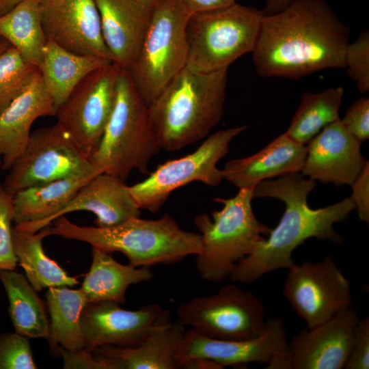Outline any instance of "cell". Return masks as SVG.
Instances as JSON below:
<instances>
[{
    "instance_id": "5b68a950",
    "label": "cell",
    "mask_w": 369,
    "mask_h": 369,
    "mask_svg": "<svg viewBox=\"0 0 369 369\" xmlns=\"http://www.w3.org/2000/svg\"><path fill=\"white\" fill-rule=\"evenodd\" d=\"M161 150L152 128L148 105L122 68L113 107L98 146L90 158L102 172L125 180L133 170L148 174L150 159Z\"/></svg>"
},
{
    "instance_id": "f1b7e54d",
    "label": "cell",
    "mask_w": 369,
    "mask_h": 369,
    "mask_svg": "<svg viewBox=\"0 0 369 369\" xmlns=\"http://www.w3.org/2000/svg\"><path fill=\"white\" fill-rule=\"evenodd\" d=\"M15 332L26 338L49 339V321L42 301L29 281L14 270H0Z\"/></svg>"
},
{
    "instance_id": "6da1fadb",
    "label": "cell",
    "mask_w": 369,
    "mask_h": 369,
    "mask_svg": "<svg viewBox=\"0 0 369 369\" xmlns=\"http://www.w3.org/2000/svg\"><path fill=\"white\" fill-rule=\"evenodd\" d=\"M350 30L325 0H295L264 15L252 59L264 77L299 79L330 68H344Z\"/></svg>"
},
{
    "instance_id": "4fadbf2b",
    "label": "cell",
    "mask_w": 369,
    "mask_h": 369,
    "mask_svg": "<svg viewBox=\"0 0 369 369\" xmlns=\"http://www.w3.org/2000/svg\"><path fill=\"white\" fill-rule=\"evenodd\" d=\"M288 270L283 295L308 328L351 306V282L331 256L295 264Z\"/></svg>"
},
{
    "instance_id": "f35d334b",
    "label": "cell",
    "mask_w": 369,
    "mask_h": 369,
    "mask_svg": "<svg viewBox=\"0 0 369 369\" xmlns=\"http://www.w3.org/2000/svg\"><path fill=\"white\" fill-rule=\"evenodd\" d=\"M352 193L350 199L353 202L359 219L369 223V163L351 185Z\"/></svg>"
},
{
    "instance_id": "e575fe53",
    "label": "cell",
    "mask_w": 369,
    "mask_h": 369,
    "mask_svg": "<svg viewBox=\"0 0 369 369\" xmlns=\"http://www.w3.org/2000/svg\"><path fill=\"white\" fill-rule=\"evenodd\" d=\"M12 197L0 183V270H15L18 263L12 233Z\"/></svg>"
},
{
    "instance_id": "7c38bea8",
    "label": "cell",
    "mask_w": 369,
    "mask_h": 369,
    "mask_svg": "<svg viewBox=\"0 0 369 369\" xmlns=\"http://www.w3.org/2000/svg\"><path fill=\"white\" fill-rule=\"evenodd\" d=\"M121 68L111 62L87 74L56 109L59 124L89 159L111 113Z\"/></svg>"
},
{
    "instance_id": "d6986e66",
    "label": "cell",
    "mask_w": 369,
    "mask_h": 369,
    "mask_svg": "<svg viewBox=\"0 0 369 369\" xmlns=\"http://www.w3.org/2000/svg\"><path fill=\"white\" fill-rule=\"evenodd\" d=\"M104 41L113 62L128 69L136 59L153 12L154 0H94Z\"/></svg>"
},
{
    "instance_id": "5bb4252c",
    "label": "cell",
    "mask_w": 369,
    "mask_h": 369,
    "mask_svg": "<svg viewBox=\"0 0 369 369\" xmlns=\"http://www.w3.org/2000/svg\"><path fill=\"white\" fill-rule=\"evenodd\" d=\"M288 342L284 320L266 319L264 331L259 337L245 340H226L202 335L192 328L185 330L175 353L176 367L187 359L206 358L223 368L251 362L269 364L288 353Z\"/></svg>"
},
{
    "instance_id": "4316f807",
    "label": "cell",
    "mask_w": 369,
    "mask_h": 369,
    "mask_svg": "<svg viewBox=\"0 0 369 369\" xmlns=\"http://www.w3.org/2000/svg\"><path fill=\"white\" fill-rule=\"evenodd\" d=\"M12 233L18 263L36 291L51 287H72L79 284L75 277L70 276L57 262L45 254L42 240L49 236L46 227L32 233L14 225Z\"/></svg>"
},
{
    "instance_id": "484cf974",
    "label": "cell",
    "mask_w": 369,
    "mask_h": 369,
    "mask_svg": "<svg viewBox=\"0 0 369 369\" xmlns=\"http://www.w3.org/2000/svg\"><path fill=\"white\" fill-rule=\"evenodd\" d=\"M111 62L73 53L47 40L39 70L57 108L84 77Z\"/></svg>"
},
{
    "instance_id": "83f0119b",
    "label": "cell",
    "mask_w": 369,
    "mask_h": 369,
    "mask_svg": "<svg viewBox=\"0 0 369 369\" xmlns=\"http://www.w3.org/2000/svg\"><path fill=\"white\" fill-rule=\"evenodd\" d=\"M50 315V351L58 354L59 346L74 351L85 348L80 318L87 303L83 291L68 286L51 287L46 292Z\"/></svg>"
},
{
    "instance_id": "cb8c5ba5",
    "label": "cell",
    "mask_w": 369,
    "mask_h": 369,
    "mask_svg": "<svg viewBox=\"0 0 369 369\" xmlns=\"http://www.w3.org/2000/svg\"><path fill=\"white\" fill-rule=\"evenodd\" d=\"M97 174L67 177L18 191L12 197L14 225L29 232L40 230L49 225L53 216Z\"/></svg>"
},
{
    "instance_id": "ee69618b",
    "label": "cell",
    "mask_w": 369,
    "mask_h": 369,
    "mask_svg": "<svg viewBox=\"0 0 369 369\" xmlns=\"http://www.w3.org/2000/svg\"><path fill=\"white\" fill-rule=\"evenodd\" d=\"M11 44L5 39L0 37V54L9 48Z\"/></svg>"
},
{
    "instance_id": "f6af8a7d",
    "label": "cell",
    "mask_w": 369,
    "mask_h": 369,
    "mask_svg": "<svg viewBox=\"0 0 369 369\" xmlns=\"http://www.w3.org/2000/svg\"><path fill=\"white\" fill-rule=\"evenodd\" d=\"M0 168H1V157H0Z\"/></svg>"
},
{
    "instance_id": "277c9868",
    "label": "cell",
    "mask_w": 369,
    "mask_h": 369,
    "mask_svg": "<svg viewBox=\"0 0 369 369\" xmlns=\"http://www.w3.org/2000/svg\"><path fill=\"white\" fill-rule=\"evenodd\" d=\"M46 228L49 236L83 241L107 253L121 252L135 267L177 263L202 249L200 234L182 229L167 213L154 220L133 217L106 228L79 226L62 216Z\"/></svg>"
},
{
    "instance_id": "e0dca14e",
    "label": "cell",
    "mask_w": 369,
    "mask_h": 369,
    "mask_svg": "<svg viewBox=\"0 0 369 369\" xmlns=\"http://www.w3.org/2000/svg\"><path fill=\"white\" fill-rule=\"evenodd\" d=\"M359 319L351 306L314 327H303L288 342V369L344 368Z\"/></svg>"
},
{
    "instance_id": "2e32d148",
    "label": "cell",
    "mask_w": 369,
    "mask_h": 369,
    "mask_svg": "<svg viewBox=\"0 0 369 369\" xmlns=\"http://www.w3.org/2000/svg\"><path fill=\"white\" fill-rule=\"evenodd\" d=\"M39 13L47 40L77 55L113 62L94 0H40Z\"/></svg>"
},
{
    "instance_id": "9a60e30c",
    "label": "cell",
    "mask_w": 369,
    "mask_h": 369,
    "mask_svg": "<svg viewBox=\"0 0 369 369\" xmlns=\"http://www.w3.org/2000/svg\"><path fill=\"white\" fill-rule=\"evenodd\" d=\"M169 317L168 311L155 303L127 310L114 301L88 302L80 318L85 348L94 353L96 348L106 345L135 346Z\"/></svg>"
},
{
    "instance_id": "ffe728a7",
    "label": "cell",
    "mask_w": 369,
    "mask_h": 369,
    "mask_svg": "<svg viewBox=\"0 0 369 369\" xmlns=\"http://www.w3.org/2000/svg\"><path fill=\"white\" fill-rule=\"evenodd\" d=\"M56 106L40 72L28 87L0 113L1 169L8 170L23 151L38 118L55 116Z\"/></svg>"
},
{
    "instance_id": "8992f818",
    "label": "cell",
    "mask_w": 369,
    "mask_h": 369,
    "mask_svg": "<svg viewBox=\"0 0 369 369\" xmlns=\"http://www.w3.org/2000/svg\"><path fill=\"white\" fill-rule=\"evenodd\" d=\"M253 198V189H239L233 197L213 199L223 204L221 210H213L211 216L201 213L195 217L202 238L195 269L204 280L217 282L229 277L237 262L271 231L256 219Z\"/></svg>"
},
{
    "instance_id": "7a4b0ae2",
    "label": "cell",
    "mask_w": 369,
    "mask_h": 369,
    "mask_svg": "<svg viewBox=\"0 0 369 369\" xmlns=\"http://www.w3.org/2000/svg\"><path fill=\"white\" fill-rule=\"evenodd\" d=\"M316 182L300 172L260 182L253 189V197H273L282 201L285 209L277 226L249 255L236 264L229 278L250 284L271 271L295 264L294 250L310 238L340 244L344 239L333 228L344 222L355 209L350 197L317 209L308 204V196Z\"/></svg>"
},
{
    "instance_id": "b9f144b4",
    "label": "cell",
    "mask_w": 369,
    "mask_h": 369,
    "mask_svg": "<svg viewBox=\"0 0 369 369\" xmlns=\"http://www.w3.org/2000/svg\"><path fill=\"white\" fill-rule=\"evenodd\" d=\"M295 0H266L264 9L262 10L264 15H270L277 13L290 4Z\"/></svg>"
},
{
    "instance_id": "d6a6232c",
    "label": "cell",
    "mask_w": 369,
    "mask_h": 369,
    "mask_svg": "<svg viewBox=\"0 0 369 369\" xmlns=\"http://www.w3.org/2000/svg\"><path fill=\"white\" fill-rule=\"evenodd\" d=\"M344 68L363 94L369 91V32L364 30L353 42L348 44L344 55Z\"/></svg>"
},
{
    "instance_id": "d4e9b609",
    "label": "cell",
    "mask_w": 369,
    "mask_h": 369,
    "mask_svg": "<svg viewBox=\"0 0 369 369\" xmlns=\"http://www.w3.org/2000/svg\"><path fill=\"white\" fill-rule=\"evenodd\" d=\"M92 262L81 290L88 302L126 303V292L132 284L150 281L153 273L148 266L135 267L115 261L109 253L92 247Z\"/></svg>"
},
{
    "instance_id": "52a82bcc",
    "label": "cell",
    "mask_w": 369,
    "mask_h": 369,
    "mask_svg": "<svg viewBox=\"0 0 369 369\" xmlns=\"http://www.w3.org/2000/svg\"><path fill=\"white\" fill-rule=\"evenodd\" d=\"M192 14L182 0H154L139 53L127 69L148 105L186 67L187 25Z\"/></svg>"
},
{
    "instance_id": "603a6c76",
    "label": "cell",
    "mask_w": 369,
    "mask_h": 369,
    "mask_svg": "<svg viewBox=\"0 0 369 369\" xmlns=\"http://www.w3.org/2000/svg\"><path fill=\"white\" fill-rule=\"evenodd\" d=\"M184 331L183 325L172 323L169 317L135 346H102L94 354L110 369H176L175 353Z\"/></svg>"
},
{
    "instance_id": "836d02e7",
    "label": "cell",
    "mask_w": 369,
    "mask_h": 369,
    "mask_svg": "<svg viewBox=\"0 0 369 369\" xmlns=\"http://www.w3.org/2000/svg\"><path fill=\"white\" fill-rule=\"evenodd\" d=\"M37 366L26 337L15 333L0 334V369H35Z\"/></svg>"
},
{
    "instance_id": "d590c367",
    "label": "cell",
    "mask_w": 369,
    "mask_h": 369,
    "mask_svg": "<svg viewBox=\"0 0 369 369\" xmlns=\"http://www.w3.org/2000/svg\"><path fill=\"white\" fill-rule=\"evenodd\" d=\"M344 368H369L368 316L359 318L355 326L352 348Z\"/></svg>"
},
{
    "instance_id": "ab89813d",
    "label": "cell",
    "mask_w": 369,
    "mask_h": 369,
    "mask_svg": "<svg viewBox=\"0 0 369 369\" xmlns=\"http://www.w3.org/2000/svg\"><path fill=\"white\" fill-rule=\"evenodd\" d=\"M192 14L204 13L230 6L236 0H182Z\"/></svg>"
},
{
    "instance_id": "44dd1931",
    "label": "cell",
    "mask_w": 369,
    "mask_h": 369,
    "mask_svg": "<svg viewBox=\"0 0 369 369\" xmlns=\"http://www.w3.org/2000/svg\"><path fill=\"white\" fill-rule=\"evenodd\" d=\"M140 210L124 180L101 172L83 184L70 202L53 216L51 223L68 213L88 211L96 216V226L111 227L139 217Z\"/></svg>"
},
{
    "instance_id": "60d3db41",
    "label": "cell",
    "mask_w": 369,
    "mask_h": 369,
    "mask_svg": "<svg viewBox=\"0 0 369 369\" xmlns=\"http://www.w3.org/2000/svg\"><path fill=\"white\" fill-rule=\"evenodd\" d=\"M177 368L183 369H223L219 364L215 361L202 357H195L187 359L180 363Z\"/></svg>"
},
{
    "instance_id": "1f68e13d",
    "label": "cell",
    "mask_w": 369,
    "mask_h": 369,
    "mask_svg": "<svg viewBox=\"0 0 369 369\" xmlns=\"http://www.w3.org/2000/svg\"><path fill=\"white\" fill-rule=\"evenodd\" d=\"M40 70L10 46L0 54V113L31 83Z\"/></svg>"
},
{
    "instance_id": "f546056e",
    "label": "cell",
    "mask_w": 369,
    "mask_h": 369,
    "mask_svg": "<svg viewBox=\"0 0 369 369\" xmlns=\"http://www.w3.org/2000/svg\"><path fill=\"white\" fill-rule=\"evenodd\" d=\"M40 0H25L0 16V37L40 68L46 43L39 13Z\"/></svg>"
},
{
    "instance_id": "9c48e42d",
    "label": "cell",
    "mask_w": 369,
    "mask_h": 369,
    "mask_svg": "<svg viewBox=\"0 0 369 369\" xmlns=\"http://www.w3.org/2000/svg\"><path fill=\"white\" fill-rule=\"evenodd\" d=\"M178 323L203 336L226 340L259 337L266 326L263 302L235 284H226L215 294L193 298L178 307Z\"/></svg>"
},
{
    "instance_id": "ba28073f",
    "label": "cell",
    "mask_w": 369,
    "mask_h": 369,
    "mask_svg": "<svg viewBox=\"0 0 369 369\" xmlns=\"http://www.w3.org/2000/svg\"><path fill=\"white\" fill-rule=\"evenodd\" d=\"M262 10L236 2L217 10L193 14L187 25L186 67L201 73L217 71L243 55L256 43Z\"/></svg>"
},
{
    "instance_id": "8d00e7d4",
    "label": "cell",
    "mask_w": 369,
    "mask_h": 369,
    "mask_svg": "<svg viewBox=\"0 0 369 369\" xmlns=\"http://www.w3.org/2000/svg\"><path fill=\"white\" fill-rule=\"evenodd\" d=\"M346 129L361 143L369 138V98L354 102L341 119Z\"/></svg>"
},
{
    "instance_id": "7402d4cb",
    "label": "cell",
    "mask_w": 369,
    "mask_h": 369,
    "mask_svg": "<svg viewBox=\"0 0 369 369\" xmlns=\"http://www.w3.org/2000/svg\"><path fill=\"white\" fill-rule=\"evenodd\" d=\"M306 153V146L285 132L257 153L228 161L221 169L223 180L238 189H254L263 180L300 172Z\"/></svg>"
},
{
    "instance_id": "7bdbcfd3",
    "label": "cell",
    "mask_w": 369,
    "mask_h": 369,
    "mask_svg": "<svg viewBox=\"0 0 369 369\" xmlns=\"http://www.w3.org/2000/svg\"><path fill=\"white\" fill-rule=\"evenodd\" d=\"M24 1L25 0H0V16L7 13Z\"/></svg>"
},
{
    "instance_id": "74e56055",
    "label": "cell",
    "mask_w": 369,
    "mask_h": 369,
    "mask_svg": "<svg viewBox=\"0 0 369 369\" xmlns=\"http://www.w3.org/2000/svg\"><path fill=\"white\" fill-rule=\"evenodd\" d=\"M57 353L63 359V368L65 369H110L105 360L96 357L94 353L85 348L70 351L59 346Z\"/></svg>"
},
{
    "instance_id": "8fae6325",
    "label": "cell",
    "mask_w": 369,
    "mask_h": 369,
    "mask_svg": "<svg viewBox=\"0 0 369 369\" xmlns=\"http://www.w3.org/2000/svg\"><path fill=\"white\" fill-rule=\"evenodd\" d=\"M101 172L56 122L31 133L23 151L8 169L2 185L13 197L30 187Z\"/></svg>"
},
{
    "instance_id": "30bf717a",
    "label": "cell",
    "mask_w": 369,
    "mask_h": 369,
    "mask_svg": "<svg viewBox=\"0 0 369 369\" xmlns=\"http://www.w3.org/2000/svg\"><path fill=\"white\" fill-rule=\"evenodd\" d=\"M247 128L243 125L219 130L206 137L193 152L159 165L145 180L128 186L139 208L159 211L172 192L192 182L219 185L223 177L217 165L228 153L231 141Z\"/></svg>"
},
{
    "instance_id": "3957f363",
    "label": "cell",
    "mask_w": 369,
    "mask_h": 369,
    "mask_svg": "<svg viewBox=\"0 0 369 369\" xmlns=\"http://www.w3.org/2000/svg\"><path fill=\"white\" fill-rule=\"evenodd\" d=\"M228 69L201 73L185 67L148 105L161 150L175 152L208 136L223 114Z\"/></svg>"
},
{
    "instance_id": "4dcf8cb0",
    "label": "cell",
    "mask_w": 369,
    "mask_h": 369,
    "mask_svg": "<svg viewBox=\"0 0 369 369\" xmlns=\"http://www.w3.org/2000/svg\"><path fill=\"white\" fill-rule=\"evenodd\" d=\"M344 89L331 87L304 92L286 133L305 145L325 126L340 118Z\"/></svg>"
},
{
    "instance_id": "ac0fdd59",
    "label": "cell",
    "mask_w": 369,
    "mask_h": 369,
    "mask_svg": "<svg viewBox=\"0 0 369 369\" xmlns=\"http://www.w3.org/2000/svg\"><path fill=\"white\" fill-rule=\"evenodd\" d=\"M361 145L340 118L307 144L300 173L322 183L351 186L368 162L361 153Z\"/></svg>"
}]
</instances>
